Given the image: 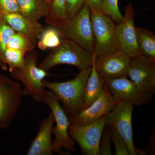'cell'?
<instances>
[{
  "mask_svg": "<svg viewBox=\"0 0 155 155\" xmlns=\"http://www.w3.org/2000/svg\"><path fill=\"white\" fill-rule=\"evenodd\" d=\"M92 67L80 71L72 80L64 82H49L44 79L42 83L62 104V107L69 119H72L83 109L84 91Z\"/></svg>",
  "mask_w": 155,
  "mask_h": 155,
  "instance_id": "obj_1",
  "label": "cell"
},
{
  "mask_svg": "<svg viewBox=\"0 0 155 155\" xmlns=\"http://www.w3.org/2000/svg\"><path fill=\"white\" fill-rule=\"evenodd\" d=\"M94 55L69 39L63 38L60 45L53 48L39 67L48 72L50 69L61 64L72 65L79 71L92 67Z\"/></svg>",
  "mask_w": 155,
  "mask_h": 155,
  "instance_id": "obj_2",
  "label": "cell"
},
{
  "mask_svg": "<svg viewBox=\"0 0 155 155\" xmlns=\"http://www.w3.org/2000/svg\"><path fill=\"white\" fill-rule=\"evenodd\" d=\"M38 54L34 50L25 56V62L21 68L10 72L15 80L22 82L23 96H30L37 102H42L46 90L42 81L48 74L38 66Z\"/></svg>",
  "mask_w": 155,
  "mask_h": 155,
  "instance_id": "obj_3",
  "label": "cell"
},
{
  "mask_svg": "<svg viewBox=\"0 0 155 155\" xmlns=\"http://www.w3.org/2000/svg\"><path fill=\"white\" fill-rule=\"evenodd\" d=\"M91 19L94 41V54L105 55L121 50L114 20L101 10L91 11Z\"/></svg>",
  "mask_w": 155,
  "mask_h": 155,
  "instance_id": "obj_4",
  "label": "cell"
},
{
  "mask_svg": "<svg viewBox=\"0 0 155 155\" xmlns=\"http://www.w3.org/2000/svg\"><path fill=\"white\" fill-rule=\"evenodd\" d=\"M60 30L63 38L71 40L93 54L94 41L91 11L86 3L74 17L68 19Z\"/></svg>",
  "mask_w": 155,
  "mask_h": 155,
  "instance_id": "obj_5",
  "label": "cell"
},
{
  "mask_svg": "<svg viewBox=\"0 0 155 155\" xmlns=\"http://www.w3.org/2000/svg\"><path fill=\"white\" fill-rule=\"evenodd\" d=\"M42 102L51 109L56 123L55 126L52 128V134L55 136L53 141V152L60 153L62 147L75 152L74 140L68 133V129L71 123L60 102L52 92L46 90Z\"/></svg>",
  "mask_w": 155,
  "mask_h": 155,
  "instance_id": "obj_6",
  "label": "cell"
},
{
  "mask_svg": "<svg viewBox=\"0 0 155 155\" xmlns=\"http://www.w3.org/2000/svg\"><path fill=\"white\" fill-rule=\"evenodd\" d=\"M22 89L18 82L0 74V128H8L22 103Z\"/></svg>",
  "mask_w": 155,
  "mask_h": 155,
  "instance_id": "obj_7",
  "label": "cell"
},
{
  "mask_svg": "<svg viewBox=\"0 0 155 155\" xmlns=\"http://www.w3.org/2000/svg\"><path fill=\"white\" fill-rule=\"evenodd\" d=\"M134 106L130 103L119 101L106 116V124L116 130L124 140L130 155L137 154L134 144L132 116Z\"/></svg>",
  "mask_w": 155,
  "mask_h": 155,
  "instance_id": "obj_8",
  "label": "cell"
},
{
  "mask_svg": "<svg viewBox=\"0 0 155 155\" xmlns=\"http://www.w3.org/2000/svg\"><path fill=\"white\" fill-rule=\"evenodd\" d=\"M106 124V116L89 125L78 126L71 124L68 129L70 137L85 155H100V143Z\"/></svg>",
  "mask_w": 155,
  "mask_h": 155,
  "instance_id": "obj_9",
  "label": "cell"
},
{
  "mask_svg": "<svg viewBox=\"0 0 155 155\" xmlns=\"http://www.w3.org/2000/svg\"><path fill=\"white\" fill-rule=\"evenodd\" d=\"M131 58L121 50L105 55L95 56L94 66L103 82L127 77Z\"/></svg>",
  "mask_w": 155,
  "mask_h": 155,
  "instance_id": "obj_10",
  "label": "cell"
},
{
  "mask_svg": "<svg viewBox=\"0 0 155 155\" xmlns=\"http://www.w3.org/2000/svg\"><path fill=\"white\" fill-rule=\"evenodd\" d=\"M104 84L119 101H127L134 106L148 104L152 101L153 96L127 77L112 79Z\"/></svg>",
  "mask_w": 155,
  "mask_h": 155,
  "instance_id": "obj_11",
  "label": "cell"
},
{
  "mask_svg": "<svg viewBox=\"0 0 155 155\" xmlns=\"http://www.w3.org/2000/svg\"><path fill=\"white\" fill-rule=\"evenodd\" d=\"M134 9L131 4L125 8L122 21L116 25V32L120 50L131 59L142 54L137 40Z\"/></svg>",
  "mask_w": 155,
  "mask_h": 155,
  "instance_id": "obj_12",
  "label": "cell"
},
{
  "mask_svg": "<svg viewBox=\"0 0 155 155\" xmlns=\"http://www.w3.org/2000/svg\"><path fill=\"white\" fill-rule=\"evenodd\" d=\"M118 101L104 84L102 93L97 99L69 120L71 124L78 126L89 125L107 115Z\"/></svg>",
  "mask_w": 155,
  "mask_h": 155,
  "instance_id": "obj_13",
  "label": "cell"
},
{
  "mask_svg": "<svg viewBox=\"0 0 155 155\" xmlns=\"http://www.w3.org/2000/svg\"><path fill=\"white\" fill-rule=\"evenodd\" d=\"M127 76L152 96L155 91V61L141 54L131 59Z\"/></svg>",
  "mask_w": 155,
  "mask_h": 155,
  "instance_id": "obj_14",
  "label": "cell"
},
{
  "mask_svg": "<svg viewBox=\"0 0 155 155\" xmlns=\"http://www.w3.org/2000/svg\"><path fill=\"white\" fill-rule=\"evenodd\" d=\"M55 120L51 112L39 124L38 131L27 151V155H52L53 125Z\"/></svg>",
  "mask_w": 155,
  "mask_h": 155,
  "instance_id": "obj_15",
  "label": "cell"
},
{
  "mask_svg": "<svg viewBox=\"0 0 155 155\" xmlns=\"http://www.w3.org/2000/svg\"><path fill=\"white\" fill-rule=\"evenodd\" d=\"M6 22L15 31L25 35L36 46L37 41L44 30L41 24L28 19L21 13L4 14Z\"/></svg>",
  "mask_w": 155,
  "mask_h": 155,
  "instance_id": "obj_16",
  "label": "cell"
},
{
  "mask_svg": "<svg viewBox=\"0 0 155 155\" xmlns=\"http://www.w3.org/2000/svg\"><path fill=\"white\" fill-rule=\"evenodd\" d=\"M21 14L35 22L48 14L50 3L46 0H17Z\"/></svg>",
  "mask_w": 155,
  "mask_h": 155,
  "instance_id": "obj_17",
  "label": "cell"
},
{
  "mask_svg": "<svg viewBox=\"0 0 155 155\" xmlns=\"http://www.w3.org/2000/svg\"><path fill=\"white\" fill-rule=\"evenodd\" d=\"M104 84L93 65L84 91L82 110L88 107L97 99L102 93Z\"/></svg>",
  "mask_w": 155,
  "mask_h": 155,
  "instance_id": "obj_18",
  "label": "cell"
},
{
  "mask_svg": "<svg viewBox=\"0 0 155 155\" xmlns=\"http://www.w3.org/2000/svg\"><path fill=\"white\" fill-rule=\"evenodd\" d=\"M46 22L61 30L68 20L66 10V0H50L48 14Z\"/></svg>",
  "mask_w": 155,
  "mask_h": 155,
  "instance_id": "obj_19",
  "label": "cell"
},
{
  "mask_svg": "<svg viewBox=\"0 0 155 155\" xmlns=\"http://www.w3.org/2000/svg\"><path fill=\"white\" fill-rule=\"evenodd\" d=\"M137 40L142 54L155 61V35L145 28L136 27Z\"/></svg>",
  "mask_w": 155,
  "mask_h": 155,
  "instance_id": "obj_20",
  "label": "cell"
},
{
  "mask_svg": "<svg viewBox=\"0 0 155 155\" xmlns=\"http://www.w3.org/2000/svg\"><path fill=\"white\" fill-rule=\"evenodd\" d=\"M63 38L62 34L58 28L55 27L48 28L42 32L37 43L38 47L42 51L49 48H54L60 45Z\"/></svg>",
  "mask_w": 155,
  "mask_h": 155,
  "instance_id": "obj_21",
  "label": "cell"
},
{
  "mask_svg": "<svg viewBox=\"0 0 155 155\" xmlns=\"http://www.w3.org/2000/svg\"><path fill=\"white\" fill-rule=\"evenodd\" d=\"M36 47L25 35L16 32L10 38L7 48L18 50L25 55L34 50Z\"/></svg>",
  "mask_w": 155,
  "mask_h": 155,
  "instance_id": "obj_22",
  "label": "cell"
},
{
  "mask_svg": "<svg viewBox=\"0 0 155 155\" xmlns=\"http://www.w3.org/2000/svg\"><path fill=\"white\" fill-rule=\"evenodd\" d=\"M25 55L18 50L7 48L4 53V59L8 65L9 72L14 69L21 68L25 62Z\"/></svg>",
  "mask_w": 155,
  "mask_h": 155,
  "instance_id": "obj_23",
  "label": "cell"
},
{
  "mask_svg": "<svg viewBox=\"0 0 155 155\" xmlns=\"http://www.w3.org/2000/svg\"><path fill=\"white\" fill-rule=\"evenodd\" d=\"M118 1L119 0H102V11L116 23H119L123 18L118 6Z\"/></svg>",
  "mask_w": 155,
  "mask_h": 155,
  "instance_id": "obj_24",
  "label": "cell"
},
{
  "mask_svg": "<svg viewBox=\"0 0 155 155\" xmlns=\"http://www.w3.org/2000/svg\"><path fill=\"white\" fill-rule=\"evenodd\" d=\"M16 32L11 25L6 22L3 15H2L0 19V43L4 52L7 48L10 38Z\"/></svg>",
  "mask_w": 155,
  "mask_h": 155,
  "instance_id": "obj_25",
  "label": "cell"
},
{
  "mask_svg": "<svg viewBox=\"0 0 155 155\" xmlns=\"http://www.w3.org/2000/svg\"><path fill=\"white\" fill-rule=\"evenodd\" d=\"M111 136L115 147V155H130L126 143L116 130L110 128Z\"/></svg>",
  "mask_w": 155,
  "mask_h": 155,
  "instance_id": "obj_26",
  "label": "cell"
},
{
  "mask_svg": "<svg viewBox=\"0 0 155 155\" xmlns=\"http://www.w3.org/2000/svg\"><path fill=\"white\" fill-rule=\"evenodd\" d=\"M101 141L100 143V155H111L112 154L110 127L106 124L102 134Z\"/></svg>",
  "mask_w": 155,
  "mask_h": 155,
  "instance_id": "obj_27",
  "label": "cell"
},
{
  "mask_svg": "<svg viewBox=\"0 0 155 155\" xmlns=\"http://www.w3.org/2000/svg\"><path fill=\"white\" fill-rule=\"evenodd\" d=\"M0 12L2 15L11 13H21L17 0H0Z\"/></svg>",
  "mask_w": 155,
  "mask_h": 155,
  "instance_id": "obj_28",
  "label": "cell"
},
{
  "mask_svg": "<svg viewBox=\"0 0 155 155\" xmlns=\"http://www.w3.org/2000/svg\"><path fill=\"white\" fill-rule=\"evenodd\" d=\"M85 2V0H66V13L68 19L74 17Z\"/></svg>",
  "mask_w": 155,
  "mask_h": 155,
  "instance_id": "obj_29",
  "label": "cell"
},
{
  "mask_svg": "<svg viewBox=\"0 0 155 155\" xmlns=\"http://www.w3.org/2000/svg\"><path fill=\"white\" fill-rule=\"evenodd\" d=\"M85 3L91 11L101 10L102 9V0H85Z\"/></svg>",
  "mask_w": 155,
  "mask_h": 155,
  "instance_id": "obj_30",
  "label": "cell"
},
{
  "mask_svg": "<svg viewBox=\"0 0 155 155\" xmlns=\"http://www.w3.org/2000/svg\"><path fill=\"white\" fill-rule=\"evenodd\" d=\"M4 53L2 45L0 43V67L2 70L6 71L8 69H7V64L4 59Z\"/></svg>",
  "mask_w": 155,
  "mask_h": 155,
  "instance_id": "obj_31",
  "label": "cell"
},
{
  "mask_svg": "<svg viewBox=\"0 0 155 155\" xmlns=\"http://www.w3.org/2000/svg\"><path fill=\"white\" fill-rule=\"evenodd\" d=\"M2 15L1 14V12H0V19H1V18H2Z\"/></svg>",
  "mask_w": 155,
  "mask_h": 155,
  "instance_id": "obj_32",
  "label": "cell"
},
{
  "mask_svg": "<svg viewBox=\"0 0 155 155\" xmlns=\"http://www.w3.org/2000/svg\"><path fill=\"white\" fill-rule=\"evenodd\" d=\"M46 1L50 3V0H46Z\"/></svg>",
  "mask_w": 155,
  "mask_h": 155,
  "instance_id": "obj_33",
  "label": "cell"
}]
</instances>
